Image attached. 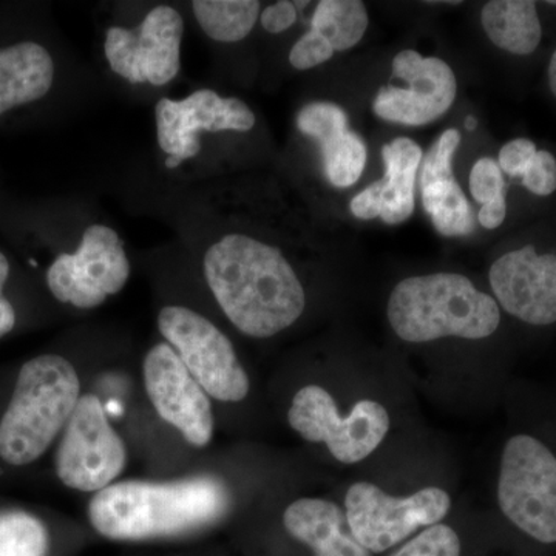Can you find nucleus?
<instances>
[{
  "instance_id": "obj_1",
  "label": "nucleus",
  "mask_w": 556,
  "mask_h": 556,
  "mask_svg": "<svg viewBox=\"0 0 556 556\" xmlns=\"http://www.w3.org/2000/svg\"><path fill=\"white\" fill-rule=\"evenodd\" d=\"M204 277L219 308L249 338H273L305 311V289L280 249L243 233L207 249Z\"/></svg>"
},
{
  "instance_id": "obj_2",
  "label": "nucleus",
  "mask_w": 556,
  "mask_h": 556,
  "mask_svg": "<svg viewBox=\"0 0 556 556\" xmlns=\"http://www.w3.org/2000/svg\"><path fill=\"white\" fill-rule=\"evenodd\" d=\"M229 507L228 486L214 477L121 481L94 493L89 519L109 540L141 541L195 532L219 521Z\"/></svg>"
},
{
  "instance_id": "obj_3",
  "label": "nucleus",
  "mask_w": 556,
  "mask_h": 556,
  "mask_svg": "<svg viewBox=\"0 0 556 556\" xmlns=\"http://www.w3.org/2000/svg\"><path fill=\"white\" fill-rule=\"evenodd\" d=\"M388 321L399 338L426 343L444 338H490L501 324L500 305L470 278L439 273L399 281L391 292Z\"/></svg>"
},
{
  "instance_id": "obj_4",
  "label": "nucleus",
  "mask_w": 556,
  "mask_h": 556,
  "mask_svg": "<svg viewBox=\"0 0 556 556\" xmlns=\"http://www.w3.org/2000/svg\"><path fill=\"white\" fill-rule=\"evenodd\" d=\"M79 397V376L67 358L43 354L24 364L0 420V457L16 467L39 459L67 426Z\"/></svg>"
},
{
  "instance_id": "obj_5",
  "label": "nucleus",
  "mask_w": 556,
  "mask_h": 556,
  "mask_svg": "<svg viewBox=\"0 0 556 556\" xmlns=\"http://www.w3.org/2000/svg\"><path fill=\"white\" fill-rule=\"evenodd\" d=\"M497 504L526 535L556 543V456L543 441L530 434L508 439L501 456Z\"/></svg>"
},
{
  "instance_id": "obj_6",
  "label": "nucleus",
  "mask_w": 556,
  "mask_h": 556,
  "mask_svg": "<svg viewBox=\"0 0 556 556\" xmlns=\"http://www.w3.org/2000/svg\"><path fill=\"white\" fill-rule=\"evenodd\" d=\"M289 426L295 433L327 445L339 463H361L382 444L390 430V415L376 401L357 402L348 415H340L334 399L325 388H300L288 412Z\"/></svg>"
},
{
  "instance_id": "obj_7",
  "label": "nucleus",
  "mask_w": 556,
  "mask_h": 556,
  "mask_svg": "<svg viewBox=\"0 0 556 556\" xmlns=\"http://www.w3.org/2000/svg\"><path fill=\"white\" fill-rule=\"evenodd\" d=\"M450 508L452 497L439 486H426L408 496H391L371 482H356L345 496L351 533L372 554L396 546L420 527L441 525Z\"/></svg>"
},
{
  "instance_id": "obj_8",
  "label": "nucleus",
  "mask_w": 556,
  "mask_h": 556,
  "mask_svg": "<svg viewBox=\"0 0 556 556\" xmlns=\"http://www.w3.org/2000/svg\"><path fill=\"white\" fill-rule=\"evenodd\" d=\"M159 328L208 396L222 402L248 396L251 383L236 348L206 317L185 306H166L160 311Z\"/></svg>"
},
{
  "instance_id": "obj_9",
  "label": "nucleus",
  "mask_w": 556,
  "mask_h": 556,
  "mask_svg": "<svg viewBox=\"0 0 556 556\" xmlns=\"http://www.w3.org/2000/svg\"><path fill=\"white\" fill-rule=\"evenodd\" d=\"M127 450L94 394L79 397L58 447V478L68 489L101 492L123 473Z\"/></svg>"
},
{
  "instance_id": "obj_10",
  "label": "nucleus",
  "mask_w": 556,
  "mask_h": 556,
  "mask_svg": "<svg viewBox=\"0 0 556 556\" xmlns=\"http://www.w3.org/2000/svg\"><path fill=\"white\" fill-rule=\"evenodd\" d=\"M130 277V262L116 230L93 225L75 254H61L47 270L51 294L79 309H93L118 294Z\"/></svg>"
},
{
  "instance_id": "obj_11",
  "label": "nucleus",
  "mask_w": 556,
  "mask_h": 556,
  "mask_svg": "<svg viewBox=\"0 0 556 556\" xmlns=\"http://www.w3.org/2000/svg\"><path fill=\"white\" fill-rule=\"evenodd\" d=\"M182 36L185 21L181 14L172 7H155L137 30L109 28L105 58L110 68L131 84L166 86L177 78L181 68Z\"/></svg>"
},
{
  "instance_id": "obj_12",
  "label": "nucleus",
  "mask_w": 556,
  "mask_h": 556,
  "mask_svg": "<svg viewBox=\"0 0 556 556\" xmlns=\"http://www.w3.org/2000/svg\"><path fill=\"white\" fill-rule=\"evenodd\" d=\"M393 83L388 84L372 101L380 119L404 126H426L448 112L455 102L457 83L447 62L424 58L415 50H404L393 58Z\"/></svg>"
},
{
  "instance_id": "obj_13",
  "label": "nucleus",
  "mask_w": 556,
  "mask_h": 556,
  "mask_svg": "<svg viewBox=\"0 0 556 556\" xmlns=\"http://www.w3.org/2000/svg\"><path fill=\"white\" fill-rule=\"evenodd\" d=\"M155 119L169 169L199 155L200 131H249L255 126L254 112L247 102L219 97L214 90L193 91L182 101L163 98L156 104Z\"/></svg>"
},
{
  "instance_id": "obj_14",
  "label": "nucleus",
  "mask_w": 556,
  "mask_h": 556,
  "mask_svg": "<svg viewBox=\"0 0 556 556\" xmlns=\"http://www.w3.org/2000/svg\"><path fill=\"white\" fill-rule=\"evenodd\" d=\"M144 386L156 413L193 447H206L214 437L208 394L193 379L169 343H159L146 354Z\"/></svg>"
},
{
  "instance_id": "obj_15",
  "label": "nucleus",
  "mask_w": 556,
  "mask_h": 556,
  "mask_svg": "<svg viewBox=\"0 0 556 556\" xmlns=\"http://www.w3.org/2000/svg\"><path fill=\"white\" fill-rule=\"evenodd\" d=\"M489 278L510 316L533 327L556 324V254H538L527 244L497 258Z\"/></svg>"
},
{
  "instance_id": "obj_16",
  "label": "nucleus",
  "mask_w": 556,
  "mask_h": 556,
  "mask_svg": "<svg viewBox=\"0 0 556 556\" xmlns=\"http://www.w3.org/2000/svg\"><path fill=\"white\" fill-rule=\"evenodd\" d=\"M424 153L409 138H396L382 148L386 175L351 200V214L361 219L382 218L390 226L407 222L415 212V185Z\"/></svg>"
},
{
  "instance_id": "obj_17",
  "label": "nucleus",
  "mask_w": 556,
  "mask_h": 556,
  "mask_svg": "<svg viewBox=\"0 0 556 556\" xmlns=\"http://www.w3.org/2000/svg\"><path fill=\"white\" fill-rule=\"evenodd\" d=\"M459 142V131L445 130L422 159L420 172L424 208L444 237L468 236L475 230L473 211L453 175V156Z\"/></svg>"
},
{
  "instance_id": "obj_18",
  "label": "nucleus",
  "mask_w": 556,
  "mask_h": 556,
  "mask_svg": "<svg viewBox=\"0 0 556 556\" xmlns=\"http://www.w3.org/2000/svg\"><path fill=\"white\" fill-rule=\"evenodd\" d=\"M295 123L320 146L328 181L340 189L356 185L367 166L368 150L364 139L348 127L345 110L334 102H311L300 109Z\"/></svg>"
},
{
  "instance_id": "obj_19",
  "label": "nucleus",
  "mask_w": 556,
  "mask_h": 556,
  "mask_svg": "<svg viewBox=\"0 0 556 556\" xmlns=\"http://www.w3.org/2000/svg\"><path fill=\"white\" fill-rule=\"evenodd\" d=\"M289 535L305 544L316 556H371L351 533L345 511L320 497H302L285 510Z\"/></svg>"
},
{
  "instance_id": "obj_20",
  "label": "nucleus",
  "mask_w": 556,
  "mask_h": 556,
  "mask_svg": "<svg viewBox=\"0 0 556 556\" xmlns=\"http://www.w3.org/2000/svg\"><path fill=\"white\" fill-rule=\"evenodd\" d=\"M54 80V62L46 47L25 40L0 49V115L42 100Z\"/></svg>"
},
{
  "instance_id": "obj_21",
  "label": "nucleus",
  "mask_w": 556,
  "mask_h": 556,
  "mask_svg": "<svg viewBox=\"0 0 556 556\" xmlns=\"http://www.w3.org/2000/svg\"><path fill=\"white\" fill-rule=\"evenodd\" d=\"M482 27L497 49L527 56L543 38L536 3L532 0H492L482 7Z\"/></svg>"
},
{
  "instance_id": "obj_22",
  "label": "nucleus",
  "mask_w": 556,
  "mask_h": 556,
  "mask_svg": "<svg viewBox=\"0 0 556 556\" xmlns=\"http://www.w3.org/2000/svg\"><path fill=\"white\" fill-rule=\"evenodd\" d=\"M193 14L201 30L217 42L233 43L248 38L257 24V0H195Z\"/></svg>"
},
{
  "instance_id": "obj_23",
  "label": "nucleus",
  "mask_w": 556,
  "mask_h": 556,
  "mask_svg": "<svg viewBox=\"0 0 556 556\" xmlns=\"http://www.w3.org/2000/svg\"><path fill=\"white\" fill-rule=\"evenodd\" d=\"M368 11L358 0H321L314 11L311 28L320 33L334 51L356 47L368 28Z\"/></svg>"
},
{
  "instance_id": "obj_24",
  "label": "nucleus",
  "mask_w": 556,
  "mask_h": 556,
  "mask_svg": "<svg viewBox=\"0 0 556 556\" xmlns=\"http://www.w3.org/2000/svg\"><path fill=\"white\" fill-rule=\"evenodd\" d=\"M50 536L40 519L25 511L0 514V556H47Z\"/></svg>"
},
{
  "instance_id": "obj_25",
  "label": "nucleus",
  "mask_w": 556,
  "mask_h": 556,
  "mask_svg": "<svg viewBox=\"0 0 556 556\" xmlns=\"http://www.w3.org/2000/svg\"><path fill=\"white\" fill-rule=\"evenodd\" d=\"M391 556H460V540L450 526H430Z\"/></svg>"
},
{
  "instance_id": "obj_26",
  "label": "nucleus",
  "mask_w": 556,
  "mask_h": 556,
  "mask_svg": "<svg viewBox=\"0 0 556 556\" xmlns=\"http://www.w3.org/2000/svg\"><path fill=\"white\" fill-rule=\"evenodd\" d=\"M470 193L475 201L479 204L489 203L495 200L496 197L506 193V181H504L503 170L495 160L485 159L478 160L475 163L473 169L470 172Z\"/></svg>"
},
{
  "instance_id": "obj_27",
  "label": "nucleus",
  "mask_w": 556,
  "mask_h": 556,
  "mask_svg": "<svg viewBox=\"0 0 556 556\" xmlns=\"http://www.w3.org/2000/svg\"><path fill=\"white\" fill-rule=\"evenodd\" d=\"M334 53L331 43L320 33L309 28V31H306L292 47L289 62L294 68L309 70L325 64L334 56Z\"/></svg>"
},
{
  "instance_id": "obj_28",
  "label": "nucleus",
  "mask_w": 556,
  "mask_h": 556,
  "mask_svg": "<svg viewBox=\"0 0 556 556\" xmlns=\"http://www.w3.org/2000/svg\"><path fill=\"white\" fill-rule=\"evenodd\" d=\"M522 185L538 197H547L556 190V159L547 150L536 152L535 159L522 175Z\"/></svg>"
},
{
  "instance_id": "obj_29",
  "label": "nucleus",
  "mask_w": 556,
  "mask_h": 556,
  "mask_svg": "<svg viewBox=\"0 0 556 556\" xmlns=\"http://www.w3.org/2000/svg\"><path fill=\"white\" fill-rule=\"evenodd\" d=\"M536 152L535 142L530 141V139H514V141L507 142V144L500 150L497 164H500L501 170L506 172L510 177H522L527 167H529L532 160L535 159Z\"/></svg>"
},
{
  "instance_id": "obj_30",
  "label": "nucleus",
  "mask_w": 556,
  "mask_h": 556,
  "mask_svg": "<svg viewBox=\"0 0 556 556\" xmlns=\"http://www.w3.org/2000/svg\"><path fill=\"white\" fill-rule=\"evenodd\" d=\"M295 21H298V9H295L294 3L288 2V0L274 3V5L263 10L262 16H260L263 28L266 31L274 33V35L288 30L295 24Z\"/></svg>"
},
{
  "instance_id": "obj_31",
  "label": "nucleus",
  "mask_w": 556,
  "mask_h": 556,
  "mask_svg": "<svg viewBox=\"0 0 556 556\" xmlns=\"http://www.w3.org/2000/svg\"><path fill=\"white\" fill-rule=\"evenodd\" d=\"M507 215V200L506 193L496 197L495 200L489 201V203L482 204L481 211H479L478 219L481 223L482 228L496 229L503 225L504 219Z\"/></svg>"
},
{
  "instance_id": "obj_32",
  "label": "nucleus",
  "mask_w": 556,
  "mask_h": 556,
  "mask_svg": "<svg viewBox=\"0 0 556 556\" xmlns=\"http://www.w3.org/2000/svg\"><path fill=\"white\" fill-rule=\"evenodd\" d=\"M14 325H16V311L9 300L0 295V339L9 334Z\"/></svg>"
},
{
  "instance_id": "obj_33",
  "label": "nucleus",
  "mask_w": 556,
  "mask_h": 556,
  "mask_svg": "<svg viewBox=\"0 0 556 556\" xmlns=\"http://www.w3.org/2000/svg\"><path fill=\"white\" fill-rule=\"evenodd\" d=\"M10 277V263L9 258L0 252V295H3V288H5L7 280Z\"/></svg>"
},
{
  "instance_id": "obj_34",
  "label": "nucleus",
  "mask_w": 556,
  "mask_h": 556,
  "mask_svg": "<svg viewBox=\"0 0 556 556\" xmlns=\"http://www.w3.org/2000/svg\"><path fill=\"white\" fill-rule=\"evenodd\" d=\"M547 76L548 87H551V91L556 98V50L552 54L551 62H548Z\"/></svg>"
},
{
  "instance_id": "obj_35",
  "label": "nucleus",
  "mask_w": 556,
  "mask_h": 556,
  "mask_svg": "<svg viewBox=\"0 0 556 556\" xmlns=\"http://www.w3.org/2000/svg\"><path fill=\"white\" fill-rule=\"evenodd\" d=\"M478 121L473 118V116H468L466 119V129L467 130H475L477 129Z\"/></svg>"
},
{
  "instance_id": "obj_36",
  "label": "nucleus",
  "mask_w": 556,
  "mask_h": 556,
  "mask_svg": "<svg viewBox=\"0 0 556 556\" xmlns=\"http://www.w3.org/2000/svg\"><path fill=\"white\" fill-rule=\"evenodd\" d=\"M548 5H556V0H551V2H547Z\"/></svg>"
}]
</instances>
